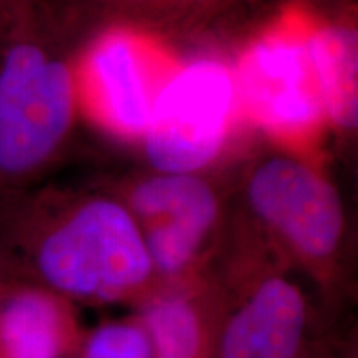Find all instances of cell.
<instances>
[{
  "mask_svg": "<svg viewBox=\"0 0 358 358\" xmlns=\"http://www.w3.org/2000/svg\"><path fill=\"white\" fill-rule=\"evenodd\" d=\"M236 101L234 77L216 60L192 62L159 90L145 136L158 173H196L221 151Z\"/></svg>",
  "mask_w": 358,
  "mask_h": 358,
  "instance_id": "3",
  "label": "cell"
},
{
  "mask_svg": "<svg viewBox=\"0 0 358 358\" xmlns=\"http://www.w3.org/2000/svg\"><path fill=\"white\" fill-rule=\"evenodd\" d=\"M308 57L324 115L352 131L358 124V35L350 25L332 24L307 37Z\"/></svg>",
  "mask_w": 358,
  "mask_h": 358,
  "instance_id": "10",
  "label": "cell"
},
{
  "mask_svg": "<svg viewBox=\"0 0 358 358\" xmlns=\"http://www.w3.org/2000/svg\"><path fill=\"white\" fill-rule=\"evenodd\" d=\"M306 329V302L292 282L264 280L227 322L221 358H295Z\"/></svg>",
  "mask_w": 358,
  "mask_h": 358,
  "instance_id": "7",
  "label": "cell"
},
{
  "mask_svg": "<svg viewBox=\"0 0 358 358\" xmlns=\"http://www.w3.org/2000/svg\"><path fill=\"white\" fill-rule=\"evenodd\" d=\"M134 219L153 267L173 275L192 262L219 216V201L206 179L194 173H158L129 194Z\"/></svg>",
  "mask_w": 358,
  "mask_h": 358,
  "instance_id": "6",
  "label": "cell"
},
{
  "mask_svg": "<svg viewBox=\"0 0 358 358\" xmlns=\"http://www.w3.org/2000/svg\"><path fill=\"white\" fill-rule=\"evenodd\" d=\"M145 332L153 358H198L201 322L198 312L185 299L155 302L145 315Z\"/></svg>",
  "mask_w": 358,
  "mask_h": 358,
  "instance_id": "11",
  "label": "cell"
},
{
  "mask_svg": "<svg viewBox=\"0 0 358 358\" xmlns=\"http://www.w3.org/2000/svg\"><path fill=\"white\" fill-rule=\"evenodd\" d=\"M234 83L249 113L272 133L302 136L324 116L307 37L275 32L257 40L244 53Z\"/></svg>",
  "mask_w": 358,
  "mask_h": 358,
  "instance_id": "5",
  "label": "cell"
},
{
  "mask_svg": "<svg viewBox=\"0 0 358 358\" xmlns=\"http://www.w3.org/2000/svg\"><path fill=\"white\" fill-rule=\"evenodd\" d=\"M30 7L0 0V186L42 171L77 115L73 69Z\"/></svg>",
  "mask_w": 358,
  "mask_h": 358,
  "instance_id": "1",
  "label": "cell"
},
{
  "mask_svg": "<svg viewBox=\"0 0 358 358\" xmlns=\"http://www.w3.org/2000/svg\"><path fill=\"white\" fill-rule=\"evenodd\" d=\"M8 287H10V285L6 284V280H3V277H2V262H0V294L6 292Z\"/></svg>",
  "mask_w": 358,
  "mask_h": 358,
  "instance_id": "13",
  "label": "cell"
},
{
  "mask_svg": "<svg viewBox=\"0 0 358 358\" xmlns=\"http://www.w3.org/2000/svg\"><path fill=\"white\" fill-rule=\"evenodd\" d=\"M85 78L111 127L129 136L145 133L156 95L136 40L118 32L98 40L85 62Z\"/></svg>",
  "mask_w": 358,
  "mask_h": 358,
  "instance_id": "8",
  "label": "cell"
},
{
  "mask_svg": "<svg viewBox=\"0 0 358 358\" xmlns=\"http://www.w3.org/2000/svg\"><path fill=\"white\" fill-rule=\"evenodd\" d=\"M29 257L42 287L62 297H122L155 271L140 222L105 198L85 201L38 227Z\"/></svg>",
  "mask_w": 358,
  "mask_h": 358,
  "instance_id": "2",
  "label": "cell"
},
{
  "mask_svg": "<svg viewBox=\"0 0 358 358\" xmlns=\"http://www.w3.org/2000/svg\"><path fill=\"white\" fill-rule=\"evenodd\" d=\"M252 211L290 248L310 261L334 256L343 234V208L335 187L302 161L274 156L249 178Z\"/></svg>",
  "mask_w": 358,
  "mask_h": 358,
  "instance_id": "4",
  "label": "cell"
},
{
  "mask_svg": "<svg viewBox=\"0 0 358 358\" xmlns=\"http://www.w3.org/2000/svg\"><path fill=\"white\" fill-rule=\"evenodd\" d=\"M69 310L47 287L10 285L0 294V358H65Z\"/></svg>",
  "mask_w": 358,
  "mask_h": 358,
  "instance_id": "9",
  "label": "cell"
},
{
  "mask_svg": "<svg viewBox=\"0 0 358 358\" xmlns=\"http://www.w3.org/2000/svg\"><path fill=\"white\" fill-rule=\"evenodd\" d=\"M83 358H153L145 329L129 324H110L88 340Z\"/></svg>",
  "mask_w": 358,
  "mask_h": 358,
  "instance_id": "12",
  "label": "cell"
}]
</instances>
